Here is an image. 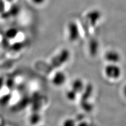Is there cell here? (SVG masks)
Here are the masks:
<instances>
[{
    "label": "cell",
    "instance_id": "3957f363",
    "mask_svg": "<svg viewBox=\"0 0 126 126\" xmlns=\"http://www.w3.org/2000/svg\"><path fill=\"white\" fill-rule=\"evenodd\" d=\"M68 37L70 41H77L79 36V31L77 24L74 22H70L68 25Z\"/></svg>",
    "mask_w": 126,
    "mask_h": 126
},
{
    "label": "cell",
    "instance_id": "7a4b0ae2",
    "mask_svg": "<svg viewBox=\"0 0 126 126\" xmlns=\"http://www.w3.org/2000/svg\"><path fill=\"white\" fill-rule=\"evenodd\" d=\"M105 60L109 64H118L121 61V54L115 49H109L104 54Z\"/></svg>",
    "mask_w": 126,
    "mask_h": 126
},
{
    "label": "cell",
    "instance_id": "9c48e42d",
    "mask_svg": "<svg viewBox=\"0 0 126 126\" xmlns=\"http://www.w3.org/2000/svg\"><path fill=\"white\" fill-rule=\"evenodd\" d=\"M7 1H8V2H12L13 0H6Z\"/></svg>",
    "mask_w": 126,
    "mask_h": 126
},
{
    "label": "cell",
    "instance_id": "6da1fadb",
    "mask_svg": "<svg viewBox=\"0 0 126 126\" xmlns=\"http://www.w3.org/2000/svg\"><path fill=\"white\" fill-rule=\"evenodd\" d=\"M104 73L106 77L108 79L117 80L121 77L123 70L118 64L108 63L104 67Z\"/></svg>",
    "mask_w": 126,
    "mask_h": 126
},
{
    "label": "cell",
    "instance_id": "5b68a950",
    "mask_svg": "<svg viewBox=\"0 0 126 126\" xmlns=\"http://www.w3.org/2000/svg\"><path fill=\"white\" fill-rule=\"evenodd\" d=\"M18 34V31L16 29L11 28L8 29L6 32V36L8 38L12 39L16 37Z\"/></svg>",
    "mask_w": 126,
    "mask_h": 126
},
{
    "label": "cell",
    "instance_id": "ba28073f",
    "mask_svg": "<svg viewBox=\"0 0 126 126\" xmlns=\"http://www.w3.org/2000/svg\"><path fill=\"white\" fill-rule=\"evenodd\" d=\"M122 94H123L124 97L126 99V84L124 85L123 88H122Z\"/></svg>",
    "mask_w": 126,
    "mask_h": 126
},
{
    "label": "cell",
    "instance_id": "277c9868",
    "mask_svg": "<svg viewBox=\"0 0 126 126\" xmlns=\"http://www.w3.org/2000/svg\"><path fill=\"white\" fill-rule=\"evenodd\" d=\"M11 16L15 17L17 16L21 11V8L17 4H14L12 6L10 10L8 11Z\"/></svg>",
    "mask_w": 126,
    "mask_h": 126
},
{
    "label": "cell",
    "instance_id": "52a82bcc",
    "mask_svg": "<svg viewBox=\"0 0 126 126\" xmlns=\"http://www.w3.org/2000/svg\"><path fill=\"white\" fill-rule=\"evenodd\" d=\"M5 4L3 0H0V13L5 11Z\"/></svg>",
    "mask_w": 126,
    "mask_h": 126
},
{
    "label": "cell",
    "instance_id": "8992f818",
    "mask_svg": "<svg viewBox=\"0 0 126 126\" xmlns=\"http://www.w3.org/2000/svg\"><path fill=\"white\" fill-rule=\"evenodd\" d=\"M31 1L34 4L40 5H42L43 4H44L46 1V0H31Z\"/></svg>",
    "mask_w": 126,
    "mask_h": 126
}]
</instances>
